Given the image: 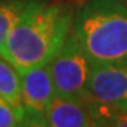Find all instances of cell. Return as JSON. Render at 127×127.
I'll list each match as a JSON object with an SVG mask.
<instances>
[{
  "label": "cell",
  "instance_id": "obj_11",
  "mask_svg": "<svg viewBox=\"0 0 127 127\" xmlns=\"http://www.w3.org/2000/svg\"><path fill=\"white\" fill-rule=\"evenodd\" d=\"M120 1H122L123 4H126V6H127V0H120Z\"/></svg>",
  "mask_w": 127,
  "mask_h": 127
},
{
  "label": "cell",
  "instance_id": "obj_6",
  "mask_svg": "<svg viewBox=\"0 0 127 127\" xmlns=\"http://www.w3.org/2000/svg\"><path fill=\"white\" fill-rule=\"evenodd\" d=\"M44 116L50 127H92L86 104L59 96L54 97Z\"/></svg>",
  "mask_w": 127,
  "mask_h": 127
},
{
  "label": "cell",
  "instance_id": "obj_4",
  "mask_svg": "<svg viewBox=\"0 0 127 127\" xmlns=\"http://www.w3.org/2000/svg\"><path fill=\"white\" fill-rule=\"evenodd\" d=\"M88 99L127 113V68L92 64L88 79Z\"/></svg>",
  "mask_w": 127,
  "mask_h": 127
},
{
  "label": "cell",
  "instance_id": "obj_8",
  "mask_svg": "<svg viewBox=\"0 0 127 127\" xmlns=\"http://www.w3.org/2000/svg\"><path fill=\"white\" fill-rule=\"evenodd\" d=\"M0 96L18 106H23L21 100V79L20 72L4 57L0 55Z\"/></svg>",
  "mask_w": 127,
  "mask_h": 127
},
{
  "label": "cell",
  "instance_id": "obj_9",
  "mask_svg": "<svg viewBox=\"0 0 127 127\" xmlns=\"http://www.w3.org/2000/svg\"><path fill=\"white\" fill-rule=\"evenodd\" d=\"M26 109L0 96V127H18L23 122Z\"/></svg>",
  "mask_w": 127,
  "mask_h": 127
},
{
  "label": "cell",
  "instance_id": "obj_2",
  "mask_svg": "<svg viewBox=\"0 0 127 127\" xmlns=\"http://www.w3.org/2000/svg\"><path fill=\"white\" fill-rule=\"evenodd\" d=\"M73 34L92 64L127 68V6L89 0L78 10Z\"/></svg>",
  "mask_w": 127,
  "mask_h": 127
},
{
  "label": "cell",
  "instance_id": "obj_7",
  "mask_svg": "<svg viewBox=\"0 0 127 127\" xmlns=\"http://www.w3.org/2000/svg\"><path fill=\"white\" fill-rule=\"evenodd\" d=\"M40 0H3L0 1V48L20 18Z\"/></svg>",
  "mask_w": 127,
  "mask_h": 127
},
{
  "label": "cell",
  "instance_id": "obj_5",
  "mask_svg": "<svg viewBox=\"0 0 127 127\" xmlns=\"http://www.w3.org/2000/svg\"><path fill=\"white\" fill-rule=\"evenodd\" d=\"M21 100L26 110L44 113L57 96L48 65L21 69Z\"/></svg>",
  "mask_w": 127,
  "mask_h": 127
},
{
  "label": "cell",
  "instance_id": "obj_3",
  "mask_svg": "<svg viewBox=\"0 0 127 127\" xmlns=\"http://www.w3.org/2000/svg\"><path fill=\"white\" fill-rule=\"evenodd\" d=\"M57 96L85 103L92 61L72 32L52 61L48 64Z\"/></svg>",
  "mask_w": 127,
  "mask_h": 127
},
{
  "label": "cell",
  "instance_id": "obj_1",
  "mask_svg": "<svg viewBox=\"0 0 127 127\" xmlns=\"http://www.w3.org/2000/svg\"><path fill=\"white\" fill-rule=\"evenodd\" d=\"M73 11L69 6L40 0L11 28L0 55L21 69L48 65L69 37Z\"/></svg>",
  "mask_w": 127,
  "mask_h": 127
},
{
  "label": "cell",
  "instance_id": "obj_10",
  "mask_svg": "<svg viewBox=\"0 0 127 127\" xmlns=\"http://www.w3.org/2000/svg\"><path fill=\"white\" fill-rule=\"evenodd\" d=\"M18 127H50L45 120L44 113H37L31 110H26L23 122L20 123Z\"/></svg>",
  "mask_w": 127,
  "mask_h": 127
}]
</instances>
